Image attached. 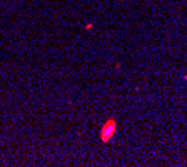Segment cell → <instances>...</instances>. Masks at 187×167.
<instances>
[{
  "instance_id": "1",
  "label": "cell",
  "mask_w": 187,
  "mask_h": 167,
  "mask_svg": "<svg viewBox=\"0 0 187 167\" xmlns=\"http://www.w3.org/2000/svg\"><path fill=\"white\" fill-rule=\"evenodd\" d=\"M115 130H117V122H115L114 119L105 120L104 125H102V129H100V140H102L104 144H107V142L114 137Z\"/></svg>"
}]
</instances>
